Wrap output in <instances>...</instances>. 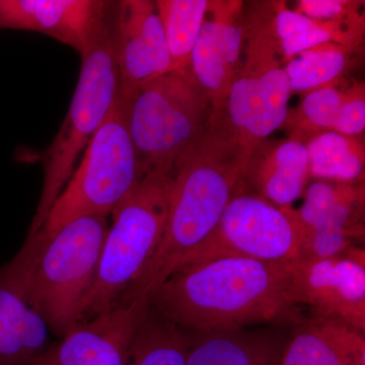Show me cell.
Returning a JSON list of instances; mask_svg holds the SVG:
<instances>
[{
	"mask_svg": "<svg viewBox=\"0 0 365 365\" xmlns=\"http://www.w3.org/2000/svg\"><path fill=\"white\" fill-rule=\"evenodd\" d=\"M364 4L356 0H300L294 11L313 20L338 23L364 16Z\"/></svg>",
	"mask_w": 365,
	"mask_h": 365,
	"instance_id": "obj_26",
	"label": "cell"
},
{
	"mask_svg": "<svg viewBox=\"0 0 365 365\" xmlns=\"http://www.w3.org/2000/svg\"><path fill=\"white\" fill-rule=\"evenodd\" d=\"M309 177L321 181L364 182V143L360 137L325 131L306 141Z\"/></svg>",
	"mask_w": 365,
	"mask_h": 365,
	"instance_id": "obj_21",
	"label": "cell"
},
{
	"mask_svg": "<svg viewBox=\"0 0 365 365\" xmlns=\"http://www.w3.org/2000/svg\"><path fill=\"white\" fill-rule=\"evenodd\" d=\"M356 50L335 43L316 46L284 64L292 93H309L343 83Z\"/></svg>",
	"mask_w": 365,
	"mask_h": 365,
	"instance_id": "obj_23",
	"label": "cell"
},
{
	"mask_svg": "<svg viewBox=\"0 0 365 365\" xmlns=\"http://www.w3.org/2000/svg\"><path fill=\"white\" fill-rule=\"evenodd\" d=\"M109 225L108 216H83L51 237L28 235L11 260L31 304L59 339L79 323L81 304L95 279Z\"/></svg>",
	"mask_w": 365,
	"mask_h": 365,
	"instance_id": "obj_3",
	"label": "cell"
},
{
	"mask_svg": "<svg viewBox=\"0 0 365 365\" xmlns=\"http://www.w3.org/2000/svg\"><path fill=\"white\" fill-rule=\"evenodd\" d=\"M304 237L297 210L274 205L245 188L227 204L215 232L181 267L227 257L292 263L299 258Z\"/></svg>",
	"mask_w": 365,
	"mask_h": 365,
	"instance_id": "obj_9",
	"label": "cell"
},
{
	"mask_svg": "<svg viewBox=\"0 0 365 365\" xmlns=\"http://www.w3.org/2000/svg\"><path fill=\"white\" fill-rule=\"evenodd\" d=\"M306 143L294 138L265 139L250 151L245 184L247 190L279 206L292 207L306 191L309 179Z\"/></svg>",
	"mask_w": 365,
	"mask_h": 365,
	"instance_id": "obj_17",
	"label": "cell"
},
{
	"mask_svg": "<svg viewBox=\"0 0 365 365\" xmlns=\"http://www.w3.org/2000/svg\"><path fill=\"white\" fill-rule=\"evenodd\" d=\"M143 176L123 102L117 98L36 235L49 237L76 218L113 215Z\"/></svg>",
	"mask_w": 365,
	"mask_h": 365,
	"instance_id": "obj_8",
	"label": "cell"
},
{
	"mask_svg": "<svg viewBox=\"0 0 365 365\" xmlns=\"http://www.w3.org/2000/svg\"><path fill=\"white\" fill-rule=\"evenodd\" d=\"M349 88L341 83L307 93L299 107L288 113L284 126L290 130V138L306 143L321 132L333 131Z\"/></svg>",
	"mask_w": 365,
	"mask_h": 365,
	"instance_id": "obj_25",
	"label": "cell"
},
{
	"mask_svg": "<svg viewBox=\"0 0 365 365\" xmlns=\"http://www.w3.org/2000/svg\"><path fill=\"white\" fill-rule=\"evenodd\" d=\"M121 101L144 175L172 170L180 155L207 132L212 116L210 98L189 69L170 71Z\"/></svg>",
	"mask_w": 365,
	"mask_h": 365,
	"instance_id": "obj_7",
	"label": "cell"
},
{
	"mask_svg": "<svg viewBox=\"0 0 365 365\" xmlns=\"http://www.w3.org/2000/svg\"><path fill=\"white\" fill-rule=\"evenodd\" d=\"M150 300L187 332L294 327L307 319L290 294L288 264L237 257L182 266Z\"/></svg>",
	"mask_w": 365,
	"mask_h": 365,
	"instance_id": "obj_1",
	"label": "cell"
},
{
	"mask_svg": "<svg viewBox=\"0 0 365 365\" xmlns=\"http://www.w3.org/2000/svg\"><path fill=\"white\" fill-rule=\"evenodd\" d=\"M365 129V93L364 83L350 86L349 93L338 113L333 131L345 136L360 137Z\"/></svg>",
	"mask_w": 365,
	"mask_h": 365,
	"instance_id": "obj_27",
	"label": "cell"
},
{
	"mask_svg": "<svg viewBox=\"0 0 365 365\" xmlns=\"http://www.w3.org/2000/svg\"><path fill=\"white\" fill-rule=\"evenodd\" d=\"M210 0L155 1L169 49L172 71L189 68L192 50L200 33Z\"/></svg>",
	"mask_w": 365,
	"mask_h": 365,
	"instance_id": "obj_24",
	"label": "cell"
},
{
	"mask_svg": "<svg viewBox=\"0 0 365 365\" xmlns=\"http://www.w3.org/2000/svg\"><path fill=\"white\" fill-rule=\"evenodd\" d=\"M115 1L81 55V73L66 119L42 155V193L28 235L44 225L48 213L76 170L79 155L109 114L118 98L114 38Z\"/></svg>",
	"mask_w": 365,
	"mask_h": 365,
	"instance_id": "obj_5",
	"label": "cell"
},
{
	"mask_svg": "<svg viewBox=\"0 0 365 365\" xmlns=\"http://www.w3.org/2000/svg\"><path fill=\"white\" fill-rule=\"evenodd\" d=\"M250 150L212 119L207 132L172 169L169 212L157 251L119 304L150 299L215 232L227 204L242 189Z\"/></svg>",
	"mask_w": 365,
	"mask_h": 365,
	"instance_id": "obj_2",
	"label": "cell"
},
{
	"mask_svg": "<svg viewBox=\"0 0 365 365\" xmlns=\"http://www.w3.org/2000/svg\"><path fill=\"white\" fill-rule=\"evenodd\" d=\"M186 365H279L284 336L271 329L189 332Z\"/></svg>",
	"mask_w": 365,
	"mask_h": 365,
	"instance_id": "obj_19",
	"label": "cell"
},
{
	"mask_svg": "<svg viewBox=\"0 0 365 365\" xmlns=\"http://www.w3.org/2000/svg\"><path fill=\"white\" fill-rule=\"evenodd\" d=\"M290 294L311 319L337 322L365 333V251L356 247L328 259L288 263Z\"/></svg>",
	"mask_w": 365,
	"mask_h": 365,
	"instance_id": "obj_10",
	"label": "cell"
},
{
	"mask_svg": "<svg viewBox=\"0 0 365 365\" xmlns=\"http://www.w3.org/2000/svg\"><path fill=\"white\" fill-rule=\"evenodd\" d=\"M272 1L244 6L241 64L212 119L250 151L284 126L292 88L273 30Z\"/></svg>",
	"mask_w": 365,
	"mask_h": 365,
	"instance_id": "obj_4",
	"label": "cell"
},
{
	"mask_svg": "<svg viewBox=\"0 0 365 365\" xmlns=\"http://www.w3.org/2000/svg\"><path fill=\"white\" fill-rule=\"evenodd\" d=\"M272 24L284 64L307 49L328 43L359 51L364 39V16L338 23L317 21L288 9L284 1H273Z\"/></svg>",
	"mask_w": 365,
	"mask_h": 365,
	"instance_id": "obj_20",
	"label": "cell"
},
{
	"mask_svg": "<svg viewBox=\"0 0 365 365\" xmlns=\"http://www.w3.org/2000/svg\"><path fill=\"white\" fill-rule=\"evenodd\" d=\"M170 177L172 170L144 175L113 212L95 279L81 304L79 323L116 307L150 263L167 223Z\"/></svg>",
	"mask_w": 365,
	"mask_h": 365,
	"instance_id": "obj_6",
	"label": "cell"
},
{
	"mask_svg": "<svg viewBox=\"0 0 365 365\" xmlns=\"http://www.w3.org/2000/svg\"><path fill=\"white\" fill-rule=\"evenodd\" d=\"M279 365H365L364 334L337 322L307 319L287 336Z\"/></svg>",
	"mask_w": 365,
	"mask_h": 365,
	"instance_id": "obj_18",
	"label": "cell"
},
{
	"mask_svg": "<svg viewBox=\"0 0 365 365\" xmlns=\"http://www.w3.org/2000/svg\"><path fill=\"white\" fill-rule=\"evenodd\" d=\"M118 98L127 100L141 86L172 71L155 1L115 2Z\"/></svg>",
	"mask_w": 365,
	"mask_h": 365,
	"instance_id": "obj_12",
	"label": "cell"
},
{
	"mask_svg": "<svg viewBox=\"0 0 365 365\" xmlns=\"http://www.w3.org/2000/svg\"><path fill=\"white\" fill-rule=\"evenodd\" d=\"M297 210L304 237L300 259L347 254L364 240V182L319 181L306 190Z\"/></svg>",
	"mask_w": 365,
	"mask_h": 365,
	"instance_id": "obj_11",
	"label": "cell"
},
{
	"mask_svg": "<svg viewBox=\"0 0 365 365\" xmlns=\"http://www.w3.org/2000/svg\"><path fill=\"white\" fill-rule=\"evenodd\" d=\"M150 307V299H136L81 322L33 365H127L132 342Z\"/></svg>",
	"mask_w": 365,
	"mask_h": 365,
	"instance_id": "obj_13",
	"label": "cell"
},
{
	"mask_svg": "<svg viewBox=\"0 0 365 365\" xmlns=\"http://www.w3.org/2000/svg\"><path fill=\"white\" fill-rule=\"evenodd\" d=\"M242 1L210 0L190 58L189 71L207 93L212 111L222 106L241 64Z\"/></svg>",
	"mask_w": 365,
	"mask_h": 365,
	"instance_id": "obj_14",
	"label": "cell"
},
{
	"mask_svg": "<svg viewBox=\"0 0 365 365\" xmlns=\"http://www.w3.org/2000/svg\"><path fill=\"white\" fill-rule=\"evenodd\" d=\"M50 332L9 262L0 268V365H33L51 346Z\"/></svg>",
	"mask_w": 365,
	"mask_h": 365,
	"instance_id": "obj_16",
	"label": "cell"
},
{
	"mask_svg": "<svg viewBox=\"0 0 365 365\" xmlns=\"http://www.w3.org/2000/svg\"><path fill=\"white\" fill-rule=\"evenodd\" d=\"M109 2L0 0V29L44 34L83 54L104 19Z\"/></svg>",
	"mask_w": 365,
	"mask_h": 365,
	"instance_id": "obj_15",
	"label": "cell"
},
{
	"mask_svg": "<svg viewBox=\"0 0 365 365\" xmlns=\"http://www.w3.org/2000/svg\"><path fill=\"white\" fill-rule=\"evenodd\" d=\"M189 332L150 309L132 342L127 365H186Z\"/></svg>",
	"mask_w": 365,
	"mask_h": 365,
	"instance_id": "obj_22",
	"label": "cell"
}]
</instances>
